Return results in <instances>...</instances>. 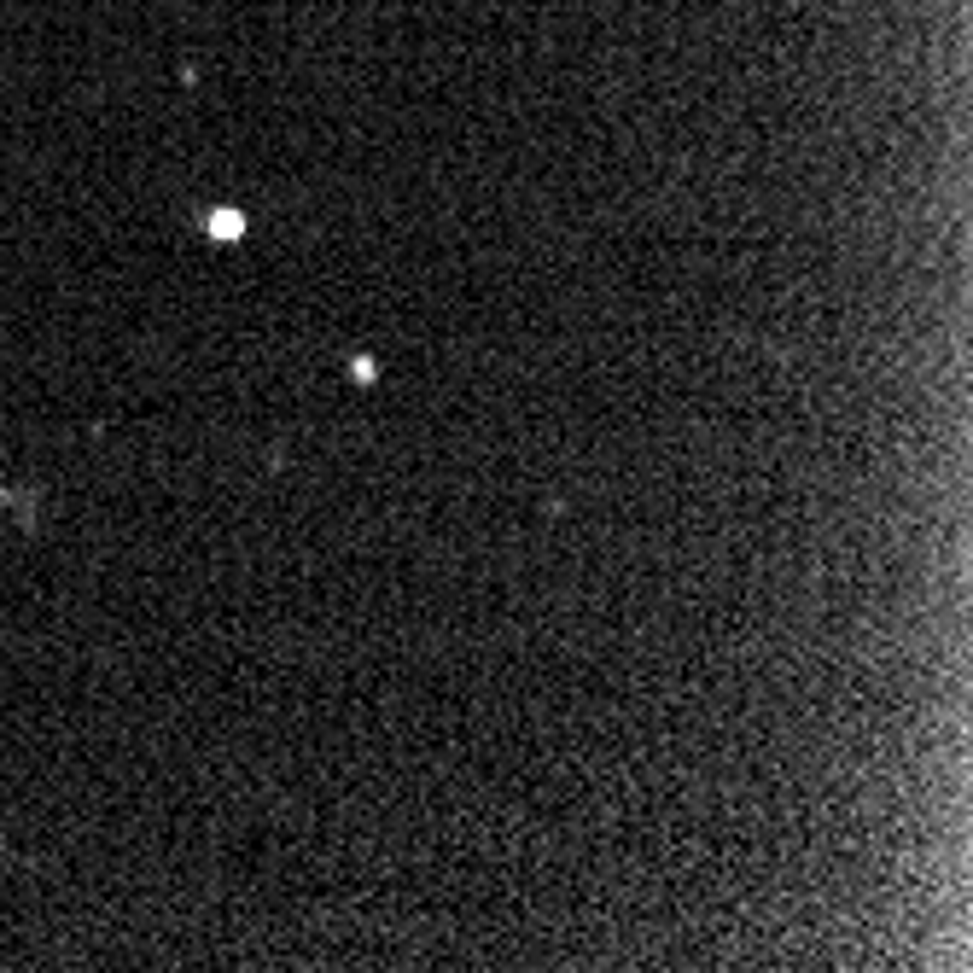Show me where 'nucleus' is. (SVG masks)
<instances>
[{
    "label": "nucleus",
    "instance_id": "2",
    "mask_svg": "<svg viewBox=\"0 0 973 973\" xmlns=\"http://www.w3.org/2000/svg\"><path fill=\"white\" fill-rule=\"evenodd\" d=\"M350 379H362V385H373V379H379V368H373L368 356H356V362H350Z\"/></svg>",
    "mask_w": 973,
    "mask_h": 973
},
{
    "label": "nucleus",
    "instance_id": "1",
    "mask_svg": "<svg viewBox=\"0 0 973 973\" xmlns=\"http://www.w3.org/2000/svg\"><path fill=\"white\" fill-rule=\"evenodd\" d=\"M204 234L210 239H245V216H239V210H210Z\"/></svg>",
    "mask_w": 973,
    "mask_h": 973
}]
</instances>
